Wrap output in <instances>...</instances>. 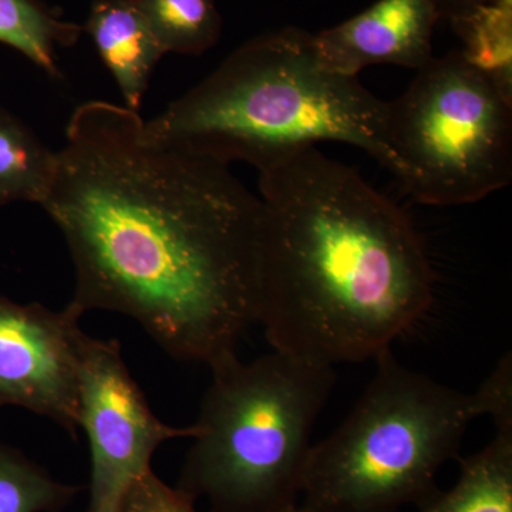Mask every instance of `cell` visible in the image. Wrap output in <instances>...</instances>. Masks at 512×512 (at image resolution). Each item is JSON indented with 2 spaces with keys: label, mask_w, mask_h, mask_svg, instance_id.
Here are the masks:
<instances>
[{
  "label": "cell",
  "mask_w": 512,
  "mask_h": 512,
  "mask_svg": "<svg viewBox=\"0 0 512 512\" xmlns=\"http://www.w3.org/2000/svg\"><path fill=\"white\" fill-rule=\"evenodd\" d=\"M40 207L72 256L70 311L128 316L180 362L238 357L258 323L266 210L228 164L150 140L138 111L87 101Z\"/></svg>",
  "instance_id": "cell-1"
},
{
  "label": "cell",
  "mask_w": 512,
  "mask_h": 512,
  "mask_svg": "<svg viewBox=\"0 0 512 512\" xmlns=\"http://www.w3.org/2000/svg\"><path fill=\"white\" fill-rule=\"evenodd\" d=\"M265 204L258 323L269 345L318 365L392 349L433 302L409 215L348 165L305 148L259 171Z\"/></svg>",
  "instance_id": "cell-2"
},
{
  "label": "cell",
  "mask_w": 512,
  "mask_h": 512,
  "mask_svg": "<svg viewBox=\"0 0 512 512\" xmlns=\"http://www.w3.org/2000/svg\"><path fill=\"white\" fill-rule=\"evenodd\" d=\"M150 140L262 171L323 141L366 151L402 181L389 103L320 59L315 35L284 28L255 37L207 79L144 121Z\"/></svg>",
  "instance_id": "cell-3"
},
{
  "label": "cell",
  "mask_w": 512,
  "mask_h": 512,
  "mask_svg": "<svg viewBox=\"0 0 512 512\" xmlns=\"http://www.w3.org/2000/svg\"><path fill=\"white\" fill-rule=\"evenodd\" d=\"M177 490L210 512H291L335 367L282 352L211 370Z\"/></svg>",
  "instance_id": "cell-4"
},
{
  "label": "cell",
  "mask_w": 512,
  "mask_h": 512,
  "mask_svg": "<svg viewBox=\"0 0 512 512\" xmlns=\"http://www.w3.org/2000/svg\"><path fill=\"white\" fill-rule=\"evenodd\" d=\"M349 416L313 444L301 503L325 512H399L430 500L436 477L458 454L471 394L404 366L392 349Z\"/></svg>",
  "instance_id": "cell-5"
},
{
  "label": "cell",
  "mask_w": 512,
  "mask_h": 512,
  "mask_svg": "<svg viewBox=\"0 0 512 512\" xmlns=\"http://www.w3.org/2000/svg\"><path fill=\"white\" fill-rule=\"evenodd\" d=\"M389 136L420 204H473L511 183L512 97L461 52L433 57L389 101Z\"/></svg>",
  "instance_id": "cell-6"
},
{
  "label": "cell",
  "mask_w": 512,
  "mask_h": 512,
  "mask_svg": "<svg viewBox=\"0 0 512 512\" xmlns=\"http://www.w3.org/2000/svg\"><path fill=\"white\" fill-rule=\"evenodd\" d=\"M76 369L79 429L92 457L90 510L119 505L128 488L150 473L157 448L192 439L195 426L181 429L158 419L124 362L119 340L80 330Z\"/></svg>",
  "instance_id": "cell-7"
},
{
  "label": "cell",
  "mask_w": 512,
  "mask_h": 512,
  "mask_svg": "<svg viewBox=\"0 0 512 512\" xmlns=\"http://www.w3.org/2000/svg\"><path fill=\"white\" fill-rule=\"evenodd\" d=\"M80 316L0 296V407H20L79 430L76 348Z\"/></svg>",
  "instance_id": "cell-8"
},
{
  "label": "cell",
  "mask_w": 512,
  "mask_h": 512,
  "mask_svg": "<svg viewBox=\"0 0 512 512\" xmlns=\"http://www.w3.org/2000/svg\"><path fill=\"white\" fill-rule=\"evenodd\" d=\"M436 0H379L365 12L316 33L320 59L333 72L357 77L366 67L394 64L420 70L433 60Z\"/></svg>",
  "instance_id": "cell-9"
},
{
  "label": "cell",
  "mask_w": 512,
  "mask_h": 512,
  "mask_svg": "<svg viewBox=\"0 0 512 512\" xmlns=\"http://www.w3.org/2000/svg\"><path fill=\"white\" fill-rule=\"evenodd\" d=\"M84 30L113 74L127 109L140 110L151 74L165 52L136 0H97Z\"/></svg>",
  "instance_id": "cell-10"
},
{
  "label": "cell",
  "mask_w": 512,
  "mask_h": 512,
  "mask_svg": "<svg viewBox=\"0 0 512 512\" xmlns=\"http://www.w3.org/2000/svg\"><path fill=\"white\" fill-rule=\"evenodd\" d=\"M419 512H512V430L463 461L460 477L446 493L437 491Z\"/></svg>",
  "instance_id": "cell-11"
},
{
  "label": "cell",
  "mask_w": 512,
  "mask_h": 512,
  "mask_svg": "<svg viewBox=\"0 0 512 512\" xmlns=\"http://www.w3.org/2000/svg\"><path fill=\"white\" fill-rule=\"evenodd\" d=\"M56 168V153L22 120L0 109V205L42 204Z\"/></svg>",
  "instance_id": "cell-12"
},
{
  "label": "cell",
  "mask_w": 512,
  "mask_h": 512,
  "mask_svg": "<svg viewBox=\"0 0 512 512\" xmlns=\"http://www.w3.org/2000/svg\"><path fill=\"white\" fill-rule=\"evenodd\" d=\"M82 30L57 18L39 0H0V43L18 50L56 79L60 77L57 47L73 46Z\"/></svg>",
  "instance_id": "cell-13"
},
{
  "label": "cell",
  "mask_w": 512,
  "mask_h": 512,
  "mask_svg": "<svg viewBox=\"0 0 512 512\" xmlns=\"http://www.w3.org/2000/svg\"><path fill=\"white\" fill-rule=\"evenodd\" d=\"M165 53L201 55L220 40L222 19L215 0H136Z\"/></svg>",
  "instance_id": "cell-14"
},
{
  "label": "cell",
  "mask_w": 512,
  "mask_h": 512,
  "mask_svg": "<svg viewBox=\"0 0 512 512\" xmlns=\"http://www.w3.org/2000/svg\"><path fill=\"white\" fill-rule=\"evenodd\" d=\"M461 55L512 97V0H490L453 25Z\"/></svg>",
  "instance_id": "cell-15"
},
{
  "label": "cell",
  "mask_w": 512,
  "mask_h": 512,
  "mask_svg": "<svg viewBox=\"0 0 512 512\" xmlns=\"http://www.w3.org/2000/svg\"><path fill=\"white\" fill-rule=\"evenodd\" d=\"M79 493L18 448L0 441V512H60Z\"/></svg>",
  "instance_id": "cell-16"
},
{
  "label": "cell",
  "mask_w": 512,
  "mask_h": 512,
  "mask_svg": "<svg viewBox=\"0 0 512 512\" xmlns=\"http://www.w3.org/2000/svg\"><path fill=\"white\" fill-rule=\"evenodd\" d=\"M476 416H488L495 431L512 430V355L501 357L477 392L471 393Z\"/></svg>",
  "instance_id": "cell-17"
},
{
  "label": "cell",
  "mask_w": 512,
  "mask_h": 512,
  "mask_svg": "<svg viewBox=\"0 0 512 512\" xmlns=\"http://www.w3.org/2000/svg\"><path fill=\"white\" fill-rule=\"evenodd\" d=\"M120 512H197L190 497L163 483L153 473L136 481L120 503Z\"/></svg>",
  "instance_id": "cell-18"
},
{
  "label": "cell",
  "mask_w": 512,
  "mask_h": 512,
  "mask_svg": "<svg viewBox=\"0 0 512 512\" xmlns=\"http://www.w3.org/2000/svg\"><path fill=\"white\" fill-rule=\"evenodd\" d=\"M488 2L490 0H436V5L440 19H447L453 25Z\"/></svg>",
  "instance_id": "cell-19"
},
{
  "label": "cell",
  "mask_w": 512,
  "mask_h": 512,
  "mask_svg": "<svg viewBox=\"0 0 512 512\" xmlns=\"http://www.w3.org/2000/svg\"><path fill=\"white\" fill-rule=\"evenodd\" d=\"M89 512H120V504L106 505V507L96 508V510H90Z\"/></svg>",
  "instance_id": "cell-20"
},
{
  "label": "cell",
  "mask_w": 512,
  "mask_h": 512,
  "mask_svg": "<svg viewBox=\"0 0 512 512\" xmlns=\"http://www.w3.org/2000/svg\"><path fill=\"white\" fill-rule=\"evenodd\" d=\"M291 512H325V511L316 510V508L308 507V505L301 503L298 505V507L295 508V510H293Z\"/></svg>",
  "instance_id": "cell-21"
}]
</instances>
